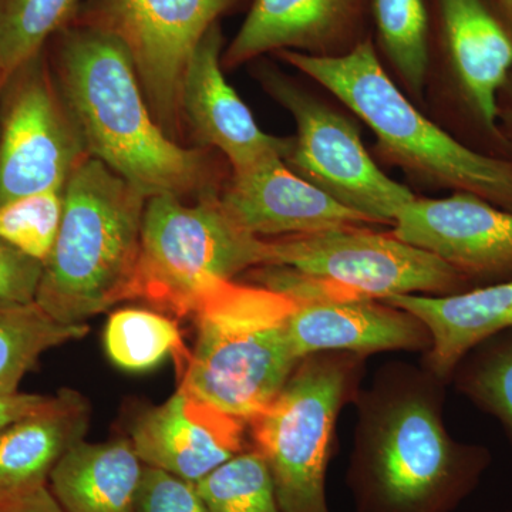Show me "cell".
I'll return each mask as SVG.
<instances>
[{"label": "cell", "mask_w": 512, "mask_h": 512, "mask_svg": "<svg viewBox=\"0 0 512 512\" xmlns=\"http://www.w3.org/2000/svg\"><path fill=\"white\" fill-rule=\"evenodd\" d=\"M443 384L394 363L359 390L348 470L355 512H453L476 490L491 453L450 436Z\"/></svg>", "instance_id": "6da1fadb"}, {"label": "cell", "mask_w": 512, "mask_h": 512, "mask_svg": "<svg viewBox=\"0 0 512 512\" xmlns=\"http://www.w3.org/2000/svg\"><path fill=\"white\" fill-rule=\"evenodd\" d=\"M47 55L89 157L148 198L198 200L222 191L227 181H221L214 150L185 147L158 126L119 39L72 23L50 40Z\"/></svg>", "instance_id": "7a4b0ae2"}, {"label": "cell", "mask_w": 512, "mask_h": 512, "mask_svg": "<svg viewBox=\"0 0 512 512\" xmlns=\"http://www.w3.org/2000/svg\"><path fill=\"white\" fill-rule=\"evenodd\" d=\"M275 56L362 120L375 134L377 154L414 183L471 192L512 212V163L478 153L427 117L387 72L372 37L340 56Z\"/></svg>", "instance_id": "3957f363"}, {"label": "cell", "mask_w": 512, "mask_h": 512, "mask_svg": "<svg viewBox=\"0 0 512 512\" xmlns=\"http://www.w3.org/2000/svg\"><path fill=\"white\" fill-rule=\"evenodd\" d=\"M147 200L96 158H86L74 170L36 293L43 311L59 322L80 325L134 298Z\"/></svg>", "instance_id": "277c9868"}, {"label": "cell", "mask_w": 512, "mask_h": 512, "mask_svg": "<svg viewBox=\"0 0 512 512\" xmlns=\"http://www.w3.org/2000/svg\"><path fill=\"white\" fill-rule=\"evenodd\" d=\"M295 299L261 285L224 281L197 311V343L180 386L249 424L284 389L302 359L288 325Z\"/></svg>", "instance_id": "5b68a950"}, {"label": "cell", "mask_w": 512, "mask_h": 512, "mask_svg": "<svg viewBox=\"0 0 512 512\" xmlns=\"http://www.w3.org/2000/svg\"><path fill=\"white\" fill-rule=\"evenodd\" d=\"M248 274L255 285L285 293L296 302L383 301L397 295H453L473 288L437 256L370 225L268 239V264Z\"/></svg>", "instance_id": "8992f818"}, {"label": "cell", "mask_w": 512, "mask_h": 512, "mask_svg": "<svg viewBox=\"0 0 512 512\" xmlns=\"http://www.w3.org/2000/svg\"><path fill=\"white\" fill-rule=\"evenodd\" d=\"M220 194L194 204L170 194L148 198L133 299L192 316L215 285L268 264V239L238 225Z\"/></svg>", "instance_id": "52a82bcc"}, {"label": "cell", "mask_w": 512, "mask_h": 512, "mask_svg": "<svg viewBox=\"0 0 512 512\" xmlns=\"http://www.w3.org/2000/svg\"><path fill=\"white\" fill-rule=\"evenodd\" d=\"M366 356L318 352L303 357L274 402L249 421L284 512H330L326 470L340 412L356 399Z\"/></svg>", "instance_id": "ba28073f"}, {"label": "cell", "mask_w": 512, "mask_h": 512, "mask_svg": "<svg viewBox=\"0 0 512 512\" xmlns=\"http://www.w3.org/2000/svg\"><path fill=\"white\" fill-rule=\"evenodd\" d=\"M256 77L295 121L296 134L285 158L293 173L370 224L393 225L416 195L376 164L355 121L276 67L261 64Z\"/></svg>", "instance_id": "9c48e42d"}, {"label": "cell", "mask_w": 512, "mask_h": 512, "mask_svg": "<svg viewBox=\"0 0 512 512\" xmlns=\"http://www.w3.org/2000/svg\"><path fill=\"white\" fill-rule=\"evenodd\" d=\"M241 0H86L74 23L119 39L158 126L180 143L188 63L211 26Z\"/></svg>", "instance_id": "30bf717a"}, {"label": "cell", "mask_w": 512, "mask_h": 512, "mask_svg": "<svg viewBox=\"0 0 512 512\" xmlns=\"http://www.w3.org/2000/svg\"><path fill=\"white\" fill-rule=\"evenodd\" d=\"M87 154L47 47L10 74L0 94V207L45 191H64Z\"/></svg>", "instance_id": "8fae6325"}, {"label": "cell", "mask_w": 512, "mask_h": 512, "mask_svg": "<svg viewBox=\"0 0 512 512\" xmlns=\"http://www.w3.org/2000/svg\"><path fill=\"white\" fill-rule=\"evenodd\" d=\"M392 227L394 237L437 256L471 285L512 279V212L476 194L414 197Z\"/></svg>", "instance_id": "7c38bea8"}, {"label": "cell", "mask_w": 512, "mask_h": 512, "mask_svg": "<svg viewBox=\"0 0 512 512\" xmlns=\"http://www.w3.org/2000/svg\"><path fill=\"white\" fill-rule=\"evenodd\" d=\"M444 82L484 130L498 133L500 92L512 73V32L484 0H431Z\"/></svg>", "instance_id": "4fadbf2b"}, {"label": "cell", "mask_w": 512, "mask_h": 512, "mask_svg": "<svg viewBox=\"0 0 512 512\" xmlns=\"http://www.w3.org/2000/svg\"><path fill=\"white\" fill-rule=\"evenodd\" d=\"M221 23H215L195 47L185 72L181 107L185 124L201 147L218 151L231 173L288 157L292 137H275L256 123L252 111L225 79Z\"/></svg>", "instance_id": "5bb4252c"}, {"label": "cell", "mask_w": 512, "mask_h": 512, "mask_svg": "<svg viewBox=\"0 0 512 512\" xmlns=\"http://www.w3.org/2000/svg\"><path fill=\"white\" fill-rule=\"evenodd\" d=\"M367 13L369 0H252L222 67L234 70L279 52L345 55L369 37Z\"/></svg>", "instance_id": "9a60e30c"}, {"label": "cell", "mask_w": 512, "mask_h": 512, "mask_svg": "<svg viewBox=\"0 0 512 512\" xmlns=\"http://www.w3.org/2000/svg\"><path fill=\"white\" fill-rule=\"evenodd\" d=\"M245 426L180 386L137 417L130 440L144 466L195 484L245 450Z\"/></svg>", "instance_id": "2e32d148"}, {"label": "cell", "mask_w": 512, "mask_h": 512, "mask_svg": "<svg viewBox=\"0 0 512 512\" xmlns=\"http://www.w3.org/2000/svg\"><path fill=\"white\" fill-rule=\"evenodd\" d=\"M220 197L237 224L262 239L372 225L293 173L282 158L229 173Z\"/></svg>", "instance_id": "e0dca14e"}, {"label": "cell", "mask_w": 512, "mask_h": 512, "mask_svg": "<svg viewBox=\"0 0 512 512\" xmlns=\"http://www.w3.org/2000/svg\"><path fill=\"white\" fill-rule=\"evenodd\" d=\"M288 332L299 359L318 352L427 353L431 346L429 329L413 313L373 299L296 302Z\"/></svg>", "instance_id": "ac0fdd59"}, {"label": "cell", "mask_w": 512, "mask_h": 512, "mask_svg": "<svg viewBox=\"0 0 512 512\" xmlns=\"http://www.w3.org/2000/svg\"><path fill=\"white\" fill-rule=\"evenodd\" d=\"M383 302L413 313L426 325L431 336L426 369L443 382L451 380L471 349L512 329V279L453 295H397Z\"/></svg>", "instance_id": "d6986e66"}, {"label": "cell", "mask_w": 512, "mask_h": 512, "mask_svg": "<svg viewBox=\"0 0 512 512\" xmlns=\"http://www.w3.org/2000/svg\"><path fill=\"white\" fill-rule=\"evenodd\" d=\"M90 426L82 394L62 389L37 412L0 431V503L49 485L50 474Z\"/></svg>", "instance_id": "ffe728a7"}, {"label": "cell", "mask_w": 512, "mask_h": 512, "mask_svg": "<svg viewBox=\"0 0 512 512\" xmlns=\"http://www.w3.org/2000/svg\"><path fill=\"white\" fill-rule=\"evenodd\" d=\"M143 470L131 440H82L53 468L49 488L66 512H137Z\"/></svg>", "instance_id": "44dd1931"}, {"label": "cell", "mask_w": 512, "mask_h": 512, "mask_svg": "<svg viewBox=\"0 0 512 512\" xmlns=\"http://www.w3.org/2000/svg\"><path fill=\"white\" fill-rule=\"evenodd\" d=\"M376 50L390 76L420 106L426 101L431 25L426 0H369ZM382 59V60H383Z\"/></svg>", "instance_id": "7402d4cb"}, {"label": "cell", "mask_w": 512, "mask_h": 512, "mask_svg": "<svg viewBox=\"0 0 512 512\" xmlns=\"http://www.w3.org/2000/svg\"><path fill=\"white\" fill-rule=\"evenodd\" d=\"M89 325L53 319L36 302L0 299V394L19 392L20 383L49 350L79 340Z\"/></svg>", "instance_id": "603a6c76"}, {"label": "cell", "mask_w": 512, "mask_h": 512, "mask_svg": "<svg viewBox=\"0 0 512 512\" xmlns=\"http://www.w3.org/2000/svg\"><path fill=\"white\" fill-rule=\"evenodd\" d=\"M104 348L111 362L128 372L153 369L165 357L173 356L181 377L191 359L177 322L147 309L111 313L104 330Z\"/></svg>", "instance_id": "cb8c5ba5"}, {"label": "cell", "mask_w": 512, "mask_h": 512, "mask_svg": "<svg viewBox=\"0 0 512 512\" xmlns=\"http://www.w3.org/2000/svg\"><path fill=\"white\" fill-rule=\"evenodd\" d=\"M86 0H0V77L46 49L72 25Z\"/></svg>", "instance_id": "d4e9b609"}, {"label": "cell", "mask_w": 512, "mask_h": 512, "mask_svg": "<svg viewBox=\"0 0 512 512\" xmlns=\"http://www.w3.org/2000/svg\"><path fill=\"white\" fill-rule=\"evenodd\" d=\"M451 380L471 402L500 421L512 444V329L471 349Z\"/></svg>", "instance_id": "484cf974"}, {"label": "cell", "mask_w": 512, "mask_h": 512, "mask_svg": "<svg viewBox=\"0 0 512 512\" xmlns=\"http://www.w3.org/2000/svg\"><path fill=\"white\" fill-rule=\"evenodd\" d=\"M210 512H284L265 458L254 447L195 483Z\"/></svg>", "instance_id": "4316f807"}, {"label": "cell", "mask_w": 512, "mask_h": 512, "mask_svg": "<svg viewBox=\"0 0 512 512\" xmlns=\"http://www.w3.org/2000/svg\"><path fill=\"white\" fill-rule=\"evenodd\" d=\"M64 208V191H45L0 207V239L39 262L52 252Z\"/></svg>", "instance_id": "83f0119b"}, {"label": "cell", "mask_w": 512, "mask_h": 512, "mask_svg": "<svg viewBox=\"0 0 512 512\" xmlns=\"http://www.w3.org/2000/svg\"><path fill=\"white\" fill-rule=\"evenodd\" d=\"M137 512H210L194 483L144 466L137 493Z\"/></svg>", "instance_id": "f1b7e54d"}, {"label": "cell", "mask_w": 512, "mask_h": 512, "mask_svg": "<svg viewBox=\"0 0 512 512\" xmlns=\"http://www.w3.org/2000/svg\"><path fill=\"white\" fill-rule=\"evenodd\" d=\"M43 264L0 239V299L35 302Z\"/></svg>", "instance_id": "f546056e"}, {"label": "cell", "mask_w": 512, "mask_h": 512, "mask_svg": "<svg viewBox=\"0 0 512 512\" xmlns=\"http://www.w3.org/2000/svg\"><path fill=\"white\" fill-rule=\"evenodd\" d=\"M52 396L35 393L0 394V431L29 414L37 412L50 402Z\"/></svg>", "instance_id": "4dcf8cb0"}, {"label": "cell", "mask_w": 512, "mask_h": 512, "mask_svg": "<svg viewBox=\"0 0 512 512\" xmlns=\"http://www.w3.org/2000/svg\"><path fill=\"white\" fill-rule=\"evenodd\" d=\"M0 512H66L50 491L49 485L0 503Z\"/></svg>", "instance_id": "1f68e13d"}, {"label": "cell", "mask_w": 512, "mask_h": 512, "mask_svg": "<svg viewBox=\"0 0 512 512\" xmlns=\"http://www.w3.org/2000/svg\"><path fill=\"white\" fill-rule=\"evenodd\" d=\"M494 3L497 5V8L500 9L505 25H507L512 32V0H494Z\"/></svg>", "instance_id": "d6a6232c"}, {"label": "cell", "mask_w": 512, "mask_h": 512, "mask_svg": "<svg viewBox=\"0 0 512 512\" xmlns=\"http://www.w3.org/2000/svg\"><path fill=\"white\" fill-rule=\"evenodd\" d=\"M3 84H5V82H3L2 77H0V94H2Z\"/></svg>", "instance_id": "836d02e7"}, {"label": "cell", "mask_w": 512, "mask_h": 512, "mask_svg": "<svg viewBox=\"0 0 512 512\" xmlns=\"http://www.w3.org/2000/svg\"><path fill=\"white\" fill-rule=\"evenodd\" d=\"M505 512H512V510L511 511H505Z\"/></svg>", "instance_id": "e575fe53"}]
</instances>
